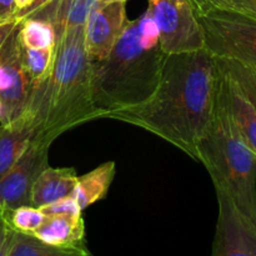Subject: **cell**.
Here are the masks:
<instances>
[{
  "label": "cell",
  "instance_id": "6da1fadb",
  "mask_svg": "<svg viewBox=\"0 0 256 256\" xmlns=\"http://www.w3.org/2000/svg\"><path fill=\"white\" fill-rule=\"evenodd\" d=\"M218 70L206 49L168 55L154 94L135 106L114 110L102 119L144 129L196 160V146L212 118Z\"/></svg>",
  "mask_w": 256,
  "mask_h": 256
},
{
  "label": "cell",
  "instance_id": "7a4b0ae2",
  "mask_svg": "<svg viewBox=\"0 0 256 256\" xmlns=\"http://www.w3.org/2000/svg\"><path fill=\"white\" fill-rule=\"evenodd\" d=\"M25 110L32 112L36 125L32 142L46 146L68 130L102 119L92 99V62L85 50L84 26L58 32L49 76L35 88Z\"/></svg>",
  "mask_w": 256,
  "mask_h": 256
},
{
  "label": "cell",
  "instance_id": "3957f363",
  "mask_svg": "<svg viewBox=\"0 0 256 256\" xmlns=\"http://www.w3.org/2000/svg\"><path fill=\"white\" fill-rule=\"evenodd\" d=\"M166 56L160 46L140 48L136 20H128L109 56L92 62V99L102 119L109 112L146 102L159 85Z\"/></svg>",
  "mask_w": 256,
  "mask_h": 256
},
{
  "label": "cell",
  "instance_id": "277c9868",
  "mask_svg": "<svg viewBox=\"0 0 256 256\" xmlns=\"http://www.w3.org/2000/svg\"><path fill=\"white\" fill-rule=\"evenodd\" d=\"M196 162L208 170L215 189L256 224V155L238 132L218 88L212 118L198 142Z\"/></svg>",
  "mask_w": 256,
  "mask_h": 256
},
{
  "label": "cell",
  "instance_id": "5b68a950",
  "mask_svg": "<svg viewBox=\"0 0 256 256\" xmlns=\"http://www.w3.org/2000/svg\"><path fill=\"white\" fill-rule=\"evenodd\" d=\"M198 19L204 30L205 49L212 56L235 60L256 72V20L220 9Z\"/></svg>",
  "mask_w": 256,
  "mask_h": 256
},
{
  "label": "cell",
  "instance_id": "8992f818",
  "mask_svg": "<svg viewBox=\"0 0 256 256\" xmlns=\"http://www.w3.org/2000/svg\"><path fill=\"white\" fill-rule=\"evenodd\" d=\"M160 34V48L166 55L205 49L204 30L189 0H149Z\"/></svg>",
  "mask_w": 256,
  "mask_h": 256
},
{
  "label": "cell",
  "instance_id": "52a82bcc",
  "mask_svg": "<svg viewBox=\"0 0 256 256\" xmlns=\"http://www.w3.org/2000/svg\"><path fill=\"white\" fill-rule=\"evenodd\" d=\"M19 25L0 50V124L22 115L34 92L22 64Z\"/></svg>",
  "mask_w": 256,
  "mask_h": 256
},
{
  "label": "cell",
  "instance_id": "ba28073f",
  "mask_svg": "<svg viewBox=\"0 0 256 256\" xmlns=\"http://www.w3.org/2000/svg\"><path fill=\"white\" fill-rule=\"evenodd\" d=\"M215 192L219 214L212 256H256V224L238 210L224 192Z\"/></svg>",
  "mask_w": 256,
  "mask_h": 256
},
{
  "label": "cell",
  "instance_id": "9c48e42d",
  "mask_svg": "<svg viewBox=\"0 0 256 256\" xmlns=\"http://www.w3.org/2000/svg\"><path fill=\"white\" fill-rule=\"evenodd\" d=\"M50 146L32 142L16 164L0 179V214L32 205V190L40 172L49 166Z\"/></svg>",
  "mask_w": 256,
  "mask_h": 256
},
{
  "label": "cell",
  "instance_id": "30bf717a",
  "mask_svg": "<svg viewBox=\"0 0 256 256\" xmlns=\"http://www.w3.org/2000/svg\"><path fill=\"white\" fill-rule=\"evenodd\" d=\"M126 2L99 0L84 26V42L90 62L109 56L126 24Z\"/></svg>",
  "mask_w": 256,
  "mask_h": 256
},
{
  "label": "cell",
  "instance_id": "8fae6325",
  "mask_svg": "<svg viewBox=\"0 0 256 256\" xmlns=\"http://www.w3.org/2000/svg\"><path fill=\"white\" fill-rule=\"evenodd\" d=\"M218 70V92L242 140L256 155V109L234 80L219 66Z\"/></svg>",
  "mask_w": 256,
  "mask_h": 256
},
{
  "label": "cell",
  "instance_id": "7c38bea8",
  "mask_svg": "<svg viewBox=\"0 0 256 256\" xmlns=\"http://www.w3.org/2000/svg\"><path fill=\"white\" fill-rule=\"evenodd\" d=\"M35 119L25 110L16 119L0 124V179L24 155L35 136Z\"/></svg>",
  "mask_w": 256,
  "mask_h": 256
},
{
  "label": "cell",
  "instance_id": "4fadbf2b",
  "mask_svg": "<svg viewBox=\"0 0 256 256\" xmlns=\"http://www.w3.org/2000/svg\"><path fill=\"white\" fill-rule=\"evenodd\" d=\"M32 236L52 246L85 245L84 219L82 214L45 215L44 222Z\"/></svg>",
  "mask_w": 256,
  "mask_h": 256
},
{
  "label": "cell",
  "instance_id": "5bb4252c",
  "mask_svg": "<svg viewBox=\"0 0 256 256\" xmlns=\"http://www.w3.org/2000/svg\"><path fill=\"white\" fill-rule=\"evenodd\" d=\"M78 182V175L72 168H45L32 190V206L42 208L62 198L72 196Z\"/></svg>",
  "mask_w": 256,
  "mask_h": 256
},
{
  "label": "cell",
  "instance_id": "9a60e30c",
  "mask_svg": "<svg viewBox=\"0 0 256 256\" xmlns=\"http://www.w3.org/2000/svg\"><path fill=\"white\" fill-rule=\"evenodd\" d=\"M115 176V162H108L99 165L88 174L78 176L76 186L72 196L76 200L82 212L90 205L104 199Z\"/></svg>",
  "mask_w": 256,
  "mask_h": 256
},
{
  "label": "cell",
  "instance_id": "2e32d148",
  "mask_svg": "<svg viewBox=\"0 0 256 256\" xmlns=\"http://www.w3.org/2000/svg\"><path fill=\"white\" fill-rule=\"evenodd\" d=\"M8 256H92L86 245L70 248L52 246L32 235L15 232Z\"/></svg>",
  "mask_w": 256,
  "mask_h": 256
},
{
  "label": "cell",
  "instance_id": "e0dca14e",
  "mask_svg": "<svg viewBox=\"0 0 256 256\" xmlns=\"http://www.w3.org/2000/svg\"><path fill=\"white\" fill-rule=\"evenodd\" d=\"M19 39L22 46L29 49L54 48L56 32L52 22L42 18H28L19 25Z\"/></svg>",
  "mask_w": 256,
  "mask_h": 256
},
{
  "label": "cell",
  "instance_id": "ac0fdd59",
  "mask_svg": "<svg viewBox=\"0 0 256 256\" xmlns=\"http://www.w3.org/2000/svg\"><path fill=\"white\" fill-rule=\"evenodd\" d=\"M22 64L28 72L32 88L45 82L50 74L54 60V48L48 49H29L22 45Z\"/></svg>",
  "mask_w": 256,
  "mask_h": 256
},
{
  "label": "cell",
  "instance_id": "d6986e66",
  "mask_svg": "<svg viewBox=\"0 0 256 256\" xmlns=\"http://www.w3.org/2000/svg\"><path fill=\"white\" fill-rule=\"evenodd\" d=\"M2 215L12 232L28 235L34 234L45 220V215L42 210L32 205L15 208L2 212Z\"/></svg>",
  "mask_w": 256,
  "mask_h": 256
},
{
  "label": "cell",
  "instance_id": "ffe728a7",
  "mask_svg": "<svg viewBox=\"0 0 256 256\" xmlns=\"http://www.w3.org/2000/svg\"><path fill=\"white\" fill-rule=\"evenodd\" d=\"M216 65L226 72L235 82V84L240 88L245 96L250 100L256 109V72L245 66L242 62H235L232 59H220L215 58Z\"/></svg>",
  "mask_w": 256,
  "mask_h": 256
},
{
  "label": "cell",
  "instance_id": "44dd1931",
  "mask_svg": "<svg viewBox=\"0 0 256 256\" xmlns=\"http://www.w3.org/2000/svg\"><path fill=\"white\" fill-rule=\"evenodd\" d=\"M138 42L144 50H152L160 46V34L156 22L149 9L136 19Z\"/></svg>",
  "mask_w": 256,
  "mask_h": 256
},
{
  "label": "cell",
  "instance_id": "7402d4cb",
  "mask_svg": "<svg viewBox=\"0 0 256 256\" xmlns=\"http://www.w3.org/2000/svg\"><path fill=\"white\" fill-rule=\"evenodd\" d=\"M226 10L256 20V0H208V12Z\"/></svg>",
  "mask_w": 256,
  "mask_h": 256
},
{
  "label": "cell",
  "instance_id": "603a6c76",
  "mask_svg": "<svg viewBox=\"0 0 256 256\" xmlns=\"http://www.w3.org/2000/svg\"><path fill=\"white\" fill-rule=\"evenodd\" d=\"M44 215H56V214H82V209L78 205L76 200L72 196L62 198L56 202L48 204L40 208Z\"/></svg>",
  "mask_w": 256,
  "mask_h": 256
},
{
  "label": "cell",
  "instance_id": "cb8c5ba5",
  "mask_svg": "<svg viewBox=\"0 0 256 256\" xmlns=\"http://www.w3.org/2000/svg\"><path fill=\"white\" fill-rule=\"evenodd\" d=\"M52 2H54V0H32L26 8H24V9L18 12L16 15H15V18L22 22V20L28 19V18L34 16V15H36L38 12H42V9H45L48 5L52 4Z\"/></svg>",
  "mask_w": 256,
  "mask_h": 256
},
{
  "label": "cell",
  "instance_id": "d4e9b609",
  "mask_svg": "<svg viewBox=\"0 0 256 256\" xmlns=\"http://www.w3.org/2000/svg\"><path fill=\"white\" fill-rule=\"evenodd\" d=\"M12 235H14V232L10 229L2 215L0 214V256H8Z\"/></svg>",
  "mask_w": 256,
  "mask_h": 256
},
{
  "label": "cell",
  "instance_id": "484cf974",
  "mask_svg": "<svg viewBox=\"0 0 256 256\" xmlns=\"http://www.w3.org/2000/svg\"><path fill=\"white\" fill-rule=\"evenodd\" d=\"M18 12L15 0H0V22L14 19Z\"/></svg>",
  "mask_w": 256,
  "mask_h": 256
},
{
  "label": "cell",
  "instance_id": "4316f807",
  "mask_svg": "<svg viewBox=\"0 0 256 256\" xmlns=\"http://www.w3.org/2000/svg\"><path fill=\"white\" fill-rule=\"evenodd\" d=\"M19 24L20 20L16 19V18L8 20V22H0V50L2 49L6 40L9 39V36L12 34V32L16 29Z\"/></svg>",
  "mask_w": 256,
  "mask_h": 256
},
{
  "label": "cell",
  "instance_id": "83f0119b",
  "mask_svg": "<svg viewBox=\"0 0 256 256\" xmlns=\"http://www.w3.org/2000/svg\"><path fill=\"white\" fill-rule=\"evenodd\" d=\"M189 2H192L198 16L208 12V0H189Z\"/></svg>",
  "mask_w": 256,
  "mask_h": 256
},
{
  "label": "cell",
  "instance_id": "f1b7e54d",
  "mask_svg": "<svg viewBox=\"0 0 256 256\" xmlns=\"http://www.w3.org/2000/svg\"><path fill=\"white\" fill-rule=\"evenodd\" d=\"M32 2V0H15V2H16V6H18V12L22 9H24V8H26Z\"/></svg>",
  "mask_w": 256,
  "mask_h": 256
},
{
  "label": "cell",
  "instance_id": "f546056e",
  "mask_svg": "<svg viewBox=\"0 0 256 256\" xmlns=\"http://www.w3.org/2000/svg\"><path fill=\"white\" fill-rule=\"evenodd\" d=\"M102 2H126L128 0H102Z\"/></svg>",
  "mask_w": 256,
  "mask_h": 256
}]
</instances>
